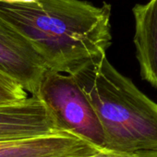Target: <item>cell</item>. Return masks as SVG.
<instances>
[{
    "instance_id": "obj_1",
    "label": "cell",
    "mask_w": 157,
    "mask_h": 157,
    "mask_svg": "<svg viewBox=\"0 0 157 157\" xmlns=\"http://www.w3.org/2000/svg\"><path fill=\"white\" fill-rule=\"evenodd\" d=\"M0 17L33 46L47 69L72 75L106 56L112 44L111 5L85 0L0 2Z\"/></svg>"
},
{
    "instance_id": "obj_2",
    "label": "cell",
    "mask_w": 157,
    "mask_h": 157,
    "mask_svg": "<svg viewBox=\"0 0 157 157\" xmlns=\"http://www.w3.org/2000/svg\"><path fill=\"white\" fill-rule=\"evenodd\" d=\"M72 76L98 117L105 150L126 155L157 153V103L116 69L106 56Z\"/></svg>"
},
{
    "instance_id": "obj_3",
    "label": "cell",
    "mask_w": 157,
    "mask_h": 157,
    "mask_svg": "<svg viewBox=\"0 0 157 157\" xmlns=\"http://www.w3.org/2000/svg\"><path fill=\"white\" fill-rule=\"evenodd\" d=\"M37 96L50 110L59 130L69 132L105 150L98 117L72 75L47 69Z\"/></svg>"
},
{
    "instance_id": "obj_4",
    "label": "cell",
    "mask_w": 157,
    "mask_h": 157,
    "mask_svg": "<svg viewBox=\"0 0 157 157\" xmlns=\"http://www.w3.org/2000/svg\"><path fill=\"white\" fill-rule=\"evenodd\" d=\"M47 67L32 44L9 21L0 17V71L35 96Z\"/></svg>"
},
{
    "instance_id": "obj_5",
    "label": "cell",
    "mask_w": 157,
    "mask_h": 157,
    "mask_svg": "<svg viewBox=\"0 0 157 157\" xmlns=\"http://www.w3.org/2000/svg\"><path fill=\"white\" fill-rule=\"evenodd\" d=\"M59 131L48 107L37 96L0 105V142L25 140Z\"/></svg>"
},
{
    "instance_id": "obj_6",
    "label": "cell",
    "mask_w": 157,
    "mask_h": 157,
    "mask_svg": "<svg viewBox=\"0 0 157 157\" xmlns=\"http://www.w3.org/2000/svg\"><path fill=\"white\" fill-rule=\"evenodd\" d=\"M101 151L104 149L63 130L35 138L0 142V157H86Z\"/></svg>"
},
{
    "instance_id": "obj_7",
    "label": "cell",
    "mask_w": 157,
    "mask_h": 157,
    "mask_svg": "<svg viewBox=\"0 0 157 157\" xmlns=\"http://www.w3.org/2000/svg\"><path fill=\"white\" fill-rule=\"evenodd\" d=\"M132 12L135 21L133 41L140 76L157 88V0L136 4Z\"/></svg>"
},
{
    "instance_id": "obj_8",
    "label": "cell",
    "mask_w": 157,
    "mask_h": 157,
    "mask_svg": "<svg viewBox=\"0 0 157 157\" xmlns=\"http://www.w3.org/2000/svg\"><path fill=\"white\" fill-rule=\"evenodd\" d=\"M28 97L29 94L17 82L0 71V105L20 103Z\"/></svg>"
},
{
    "instance_id": "obj_9",
    "label": "cell",
    "mask_w": 157,
    "mask_h": 157,
    "mask_svg": "<svg viewBox=\"0 0 157 157\" xmlns=\"http://www.w3.org/2000/svg\"><path fill=\"white\" fill-rule=\"evenodd\" d=\"M136 155H126V154H120V153H116V152H112L106 150L101 151L95 154L90 155V156H86V157H134Z\"/></svg>"
},
{
    "instance_id": "obj_10",
    "label": "cell",
    "mask_w": 157,
    "mask_h": 157,
    "mask_svg": "<svg viewBox=\"0 0 157 157\" xmlns=\"http://www.w3.org/2000/svg\"><path fill=\"white\" fill-rule=\"evenodd\" d=\"M134 157H157V153H145V154L136 155Z\"/></svg>"
}]
</instances>
